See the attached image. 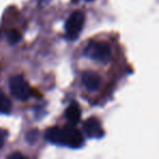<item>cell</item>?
Returning a JSON list of instances; mask_svg holds the SVG:
<instances>
[{
	"mask_svg": "<svg viewBox=\"0 0 159 159\" xmlns=\"http://www.w3.org/2000/svg\"><path fill=\"white\" fill-rule=\"evenodd\" d=\"M37 136H38V130L33 129V130L29 131V132L26 133L25 139H26V141L29 142L30 144H34L36 142V139H37Z\"/></svg>",
	"mask_w": 159,
	"mask_h": 159,
	"instance_id": "cell-10",
	"label": "cell"
},
{
	"mask_svg": "<svg viewBox=\"0 0 159 159\" xmlns=\"http://www.w3.org/2000/svg\"><path fill=\"white\" fill-rule=\"evenodd\" d=\"M45 137L49 142L57 145L68 146L71 148H79L83 145V136L74 125H66L63 128H50L46 131Z\"/></svg>",
	"mask_w": 159,
	"mask_h": 159,
	"instance_id": "cell-1",
	"label": "cell"
},
{
	"mask_svg": "<svg viewBox=\"0 0 159 159\" xmlns=\"http://www.w3.org/2000/svg\"><path fill=\"white\" fill-rule=\"evenodd\" d=\"M82 81L89 91H96L100 85V76L95 72H84L82 75Z\"/></svg>",
	"mask_w": 159,
	"mask_h": 159,
	"instance_id": "cell-6",
	"label": "cell"
},
{
	"mask_svg": "<svg viewBox=\"0 0 159 159\" xmlns=\"http://www.w3.org/2000/svg\"><path fill=\"white\" fill-rule=\"evenodd\" d=\"M11 102L9 98L6 96V94L0 89V113L8 115L11 112Z\"/></svg>",
	"mask_w": 159,
	"mask_h": 159,
	"instance_id": "cell-8",
	"label": "cell"
},
{
	"mask_svg": "<svg viewBox=\"0 0 159 159\" xmlns=\"http://www.w3.org/2000/svg\"><path fill=\"white\" fill-rule=\"evenodd\" d=\"M84 131L86 135L92 139H99L104 136V130H102L100 122L96 118H89L84 123Z\"/></svg>",
	"mask_w": 159,
	"mask_h": 159,
	"instance_id": "cell-5",
	"label": "cell"
},
{
	"mask_svg": "<svg viewBox=\"0 0 159 159\" xmlns=\"http://www.w3.org/2000/svg\"><path fill=\"white\" fill-rule=\"evenodd\" d=\"M21 34L16 30H10L7 33V40L10 45H16L21 40Z\"/></svg>",
	"mask_w": 159,
	"mask_h": 159,
	"instance_id": "cell-9",
	"label": "cell"
},
{
	"mask_svg": "<svg viewBox=\"0 0 159 159\" xmlns=\"http://www.w3.org/2000/svg\"><path fill=\"white\" fill-rule=\"evenodd\" d=\"M9 86L12 95L20 100H26L31 95L30 85L21 75H16V76L11 77Z\"/></svg>",
	"mask_w": 159,
	"mask_h": 159,
	"instance_id": "cell-4",
	"label": "cell"
},
{
	"mask_svg": "<svg viewBox=\"0 0 159 159\" xmlns=\"http://www.w3.org/2000/svg\"><path fill=\"white\" fill-rule=\"evenodd\" d=\"M85 16L81 11H75L69 16L66 23V33L69 39H76L84 26Z\"/></svg>",
	"mask_w": 159,
	"mask_h": 159,
	"instance_id": "cell-3",
	"label": "cell"
},
{
	"mask_svg": "<svg viewBox=\"0 0 159 159\" xmlns=\"http://www.w3.org/2000/svg\"><path fill=\"white\" fill-rule=\"evenodd\" d=\"M66 118L73 125L80 121V119H81V110H80L76 102H73L68 107V109L66 110Z\"/></svg>",
	"mask_w": 159,
	"mask_h": 159,
	"instance_id": "cell-7",
	"label": "cell"
},
{
	"mask_svg": "<svg viewBox=\"0 0 159 159\" xmlns=\"http://www.w3.org/2000/svg\"><path fill=\"white\" fill-rule=\"evenodd\" d=\"M84 53L91 59L104 62V63L108 62L111 59V48L108 43L106 42L92 40L86 46Z\"/></svg>",
	"mask_w": 159,
	"mask_h": 159,
	"instance_id": "cell-2",
	"label": "cell"
},
{
	"mask_svg": "<svg viewBox=\"0 0 159 159\" xmlns=\"http://www.w3.org/2000/svg\"><path fill=\"white\" fill-rule=\"evenodd\" d=\"M85 1H93V0H85Z\"/></svg>",
	"mask_w": 159,
	"mask_h": 159,
	"instance_id": "cell-13",
	"label": "cell"
},
{
	"mask_svg": "<svg viewBox=\"0 0 159 159\" xmlns=\"http://www.w3.org/2000/svg\"><path fill=\"white\" fill-rule=\"evenodd\" d=\"M9 157L10 159H14V158H18V159H21V158H24V156H23L21 152H13V154H11V155H9Z\"/></svg>",
	"mask_w": 159,
	"mask_h": 159,
	"instance_id": "cell-11",
	"label": "cell"
},
{
	"mask_svg": "<svg viewBox=\"0 0 159 159\" xmlns=\"http://www.w3.org/2000/svg\"><path fill=\"white\" fill-rule=\"evenodd\" d=\"M6 135H7V134H1V133H0V148L2 147L3 144H5V137H6Z\"/></svg>",
	"mask_w": 159,
	"mask_h": 159,
	"instance_id": "cell-12",
	"label": "cell"
}]
</instances>
